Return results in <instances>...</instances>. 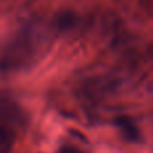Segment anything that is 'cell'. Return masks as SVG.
<instances>
[{"label":"cell","mask_w":153,"mask_h":153,"mask_svg":"<svg viewBox=\"0 0 153 153\" xmlns=\"http://www.w3.org/2000/svg\"><path fill=\"white\" fill-rule=\"evenodd\" d=\"M61 153H83V152L78 151V149H74V148H65V149H62Z\"/></svg>","instance_id":"1"}]
</instances>
